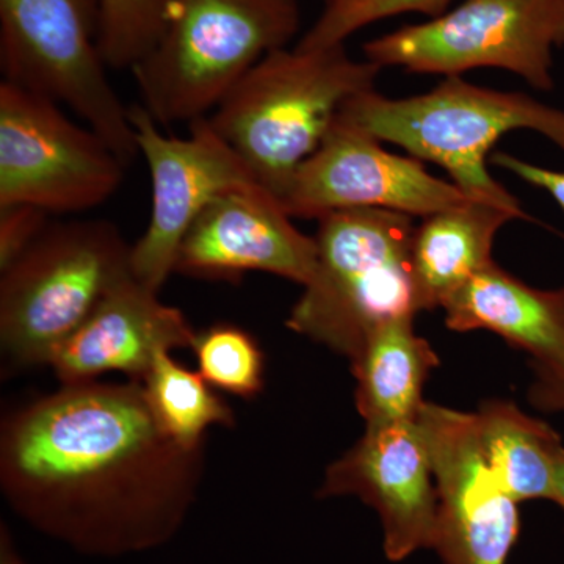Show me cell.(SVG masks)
Wrapping results in <instances>:
<instances>
[{
	"label": "cell",
	"mask_w": 564,
	"mask_h": 564,
	"mask_svg": "<svg viewBox=\"0 0 564 564\" xmlns=\"http://www.w3.org/2000/svg\"><path fill=\"white\" fill-rule=\"evenodd\" d=\"M474 414L481 452L503 491L518 503L554 502L556 456L563 447L560 434L502 400L481 403Z\"/></svg>",
	"instance_id": "obj_19"
},
{
	"label": "cell",
	"mask_w": 564,
	"mask_h": 564,
	"mask_svg": "<svg viewBox=\"0 0 564 564\" xmlns=\"http://www.w3.org/2000/svg\"><path fill=\"white\" fill-rule=\"evenodd\" d=\"M131 121L150 169L152 193L150 223L131 247V273L159 293L174 273L182 240L199 214L225 193L261 184L209 117L191 122L182 139L163 133L141 104L131 107Z\"/></svg>",
	"instance_id": "obj_10"
},
{
	"label": "cell",
	"mask_w": 564,
	"mask_h": 564,
	"mask_svg": "<svg viewBox=\"0 0 564 564\" xmlns=\"http://www.w3.org/2000/svg\"><path fill=\"white\" fill-rule=\"evenodd\" d=\"M491 162L499 169L513 173L514 176L525 181L527 184L543 188L562 207L564 214V172H555V170L533 165V163L522 161V159L514 158V155L507 154V152H492Z\"/></svg>",
	"instance_id": "obj_25"
},
{
	"label": "cell",
	"mask_w": 564,
	"mask_h": 564,
	"mask_svg": "<svg viewBox=\"0 0 564 564\" xmlns=\"http://www.w3.org/2000/svg\"><path fill=\"white\" fill-rule=\"evenodd\" d=\"M564 292V285H563ZM534 380L530 384V402L545 413H564V377H555L533 370Z\"/></svg>",
	"instance_id": "obj_26"
},
{
	"label": "cell",
	"mask_w": 564,
	"mask_h": 564,
	"mask_svg": "<svg viewBox=\"0 0 564 564\" xmlns=\"http://www.w3.org/2000/svg\"><path fill=\"white\" fill-rule=\"evenodd\" d=\"M128 169L117 151L40 93L0 84V207L70 215L109 202Z\"/></svg>",
	"instance_id": "obj_9"
},
{
	"label": "cell",
	"mask_w": 564,
	"mask_h": 564,
	"mask_svg": "<svg viewBox=\"0 0 564 564\" xmlns=\"http://www.w3.org/2000/svg\"><path fill=\"white\" fill-rule=\"evenodd\" d=\"M99 20L101 0H0V68L74 111L129 166L139 147L99 52Z\"/></svg>",
	"instance_id": "obj_7"
},
{
	"label": "cell",
	"mask_w": 564,
	"mask_h": 564,
	"mask_svg": "<svg viewBox=\"0 0 564 564\" xmlns=\"http://www.w3.org/2000/svg\"><path fill=\"white\" fill-rule=\"evenodd\" d=\"M52 215L39 207H0V272L24 254L33 242L46 231Z\"/></svg>",
	"instance_id": "obj_24"
},
{
	"label": "cell",
	"mask_w": 564,
	"mask_h": 564,
	"mask_svg": "<svg viewBox=\"0 0 564 564\" xmlns=\"http://www.w3.org/2000/svg\"><path fill=\"white\" fill-rule=\"evenodd\" d=\"M451 3L452 0H350L326 6L322 17L304 33L296 46L300 50L336 46L373 22L404 13L436 18L445 13Z\"/></svg>",
	"instance_id": "obj_23"
},
{
	"label": "cell",
	"mask_w": 564,
	"mask_h": 564,
	"mask_svg": "<svg viewBox=\"0 0 564 564\" xmlns=\"http://www.w3.org/2000/svg\"><path fill=\"white\" fill-rule=\"evenodd\" d=\"M562 47L564 0H464L422 24L367 41L364 55L381 68L445 77L499 68L551 91L554 52Z\"/></svg>",
	"instance_id": "obj_8"
},
{
	"label": "cell",
	"mask_w": 564,
	"mask_h": 564,
	"mask_svg": "<svg viewBox=\"0 0 564 564\" xmlns=\"http://www.w3.org/2000/svg\"><path fill=\"white\" fill-rule=\"evenodd\" d=\"M411 215L348 209L318 218L317 263L289 315V329L355 358L375 329L421 313L415 299Z\"/></svg>",
	"instance_id": "obj_5"
},
{
	"label": "cell",
	"mask_w": 564,
	"mask_h": 564,
	"mask_svg": "<svg viewBox=\"0 0 564 564\" xmlns=\"http://www.w3.org/2000/svg\"><path fill=\"white\" fill-rule=\"evenodd\" d=\"M199 373L214 389L254 399L263 389L265 358L252 334L232 323H217L192 343Z\"/></svg>",
	"instance_id": "obj_21"
},
{
	"label": "cell",
	"mask_w": 564,
	"mask_h": 564,
	"mask_svg": "<svg viewBox=\"0 0 564 564\" xmlns=\"http://www.w3.org/2000/svg\"><path fill=\"white\" fill-rule=\"evenodd\" d=\"M339 117L419 161L443 166L467 198L524 217L521 202L488 172V155L497 141L519 129L541 133L564 152V110L525 93L478 87L462 76L445 77L434 90L410 98L361 93L344 104Z\"/></svg>",
	"instance_id": "obj_3"
},
{
	"label": "cell",
	"mask_w": 564,
	"mask_h": 564,
	"mask_svg": "<svg viewBox=\"0 0 564 564\" xmlns=\"http://www.w3.org/2000/svg\"><path fill=\"white\" fill-rule=\"evenodd\" d=\"M292 220L280 199L261 185L225 193L185 234L174 273L234 282L262 272L304 288L314 274L317 245Z\"/></svg>",
	"instance_id": "obj_14"
},
{
	"label": "cell",
	"mask_w": 564,
	"mask_h": 564,
	"mask_svg": "<svg viewBox=\"0 0 564 564\" xmlns=\"http://www.w3.org/2000/svg\"><path fill=\"white\" fill-rule=\"evenodd\" d=\"M443 310L447 328L499 334L532 356L533 370L564 377L563 289H534L492 262L452 293Z\"/></svg>",
	"instance_id": "obj_16"
},
{
	"label": "cell",
	"mask_w": 564,
	"mask_h": 564,
	"mask_svg": "<svg viewBox=\"0 0 564 564\" xmlns=\"http://www.w3.org/2000/svg\"><path fill=\"white\" fill-rule=\"evenodd\" d=\"M170 0H101L98 46L111 69H132L161 35Z\"/></svg>",
	"instance_id": "obj_22"
},
{
	"label": "cell",
	"mask_w": 564,
	"mask_h": 564,
	"mask_svg": "<svg viewBox=\"0 0 564 564\" xmlns=\"http://www.w3.org/2000/svg\"><path fill=\"white\" fill-rule=\"evenodd\" d=\"M0 564H28L14 544L9 527L3 522L0 525Z\"/></svg>",
	"instance_id": "obj_27"
},
{
	"label": "cell",
	"mask_w": 564,
	"mask_h": 564,
	"mask_svg": "<svg viewBox=\"0 0 564 564\" xmlns=\"http://www.w3.org/2000/svg\"><path fill=\"white\" fill-rule=\"evenodd\" d=\"M299 28V0H170L161 35L131 69L140 104L161 128L209 117Z\"/></svg>",
	"instance_id": "obj_4"
},
{
	"label": "cell",
	"mask_w": 564,
	"mask_h": 564,
	"mask_svg": "<svg viewBox=\"0 0 564 564\" xmlns=\"http://www.w3.org/2000/svg\"><path fill=\"white\" fill-rule=\"evenodd\" d=\"M131 247L106 220L52 223L0 272V348L10 369L47 366L131 273Z\"/></svg>",
	"instance_id": "obj_6"
},
{
	"label": "cell",
	"mask_w": 564,
	"mask_h": 564,
	"mask_svg": "<svg viewBox=\"0 0 564 564\" xmlns=\"http://www.w3.org/2000/svg\"><path fill=\"white\" fill-rule=\"evenodd\" d=\"M317 496H356L372 507L383 529L386 558L393 563L433 547L437 497L417 419L367 426L361 440L326 469Z\"/></svg>",
	"instance_id": "obj_13"
},
{
	"label": "cell",
	"mask_w": 564,
	"mask_h": 564,
	"mask_svg": "<svg viewBox=\"0 0 564 564\" xmlns=\"http://www.w3.org/2000/svg\"><path fill=\"white\" fill-rule=\"evenodd\" d=\"M381 66L344 44L270 52L221 99L209 120L278 199L321 147L348 99L375 90Z\"/></svg>",
	"instance_id": "obj_2"
},
{
	"label": "cell",
	"mask_w": 564,
	"mask_h": 564,
	"mask_svg": "<svg viewBox=\"0 0 564 564\" xmlns=\"http://www.w3.org/2000/svg\"><path fill=\"white\" fill-rule=\"evenodd\" d=\"M204 447L162 432L140 381L65 384L2 422L0 489L25 524L77 554H143L187 521Z\"/></svg>",
	"instance_id": "obj_1"
},
{
	"label": "cell",
	"mask_w": 564,
	"mask_h": 564,
	"mask_svg": "<svg viewBox=\"0 0 564 564\" xmlns=\"http://www.w3.org/2000/svg\"><path fill=\"white\" fill-rule=\"evenodd\" d=\"M421 162L383 150L377 137L337 115L317 151L293 173L280 203L292 218L318 220L348 209L426 218L469 202L454 182L433 176Z\"/></svg>",
	"instance_id": "obj_11"
},
{
	"label": "cell",
	"mask_w": 564,
	"mask_h": 564,
	"mask_svg": "<svg viewBox=\"0 0 564 564\" xmlns=\"http://www.w3.org/2000/svg\"><path fill=\"white\" fill-rule=\"evenodd\" d=\"M524 217L499 204L469 202L437 212L415 228L411 263L419 311L443 307L464 282L492 263L497 232Z\"/></svg>",
	"instance_id": "obj_17"
},
{
	"label": "cell",
	"mask_w": 564,
	"mask_h": 564,
	"mask_svg": "<svg viewBox=\"0 0 564 564\" xmlns=\"http://www.w3.org/2000/svg\"><path fill=\"white\" fill-rule=\"evenodd\" d=\"M195 332L182 311L132 274L118 282L96 310L52 355L62 384L90 383L121 372L141 381L162 351L192 347Z\"/></svg>",
	"instance_id": "obj_15"
},
{
	"label": "cell",
	"mask_w": 564,
	"mask_h": 564,
	"mask_svg": "<svg viewBox=\"0 0 564 564\" xmlns=\"http://www.w3.org/2000/svg\"><path fill=\"white\" fill-rule=\"evenodd\" d=\"M152 417L174 443L196 448L206 445L212 426L231 429L236 419L199 372H193L162 351L140 381Z\"/></svg>",
	"instance_id": "obj_20"
},
{
	"label": "cell",
	"mask_w": 564,
	"mask_h": 564,
	"mask_svg": "<svg viewBox=\"0 0 564 564\" xmlns=\"http://www.w3.org/2000/svg\"><path fill=\"white\" fill-rule=\"evenodd\" d=\"M417 423L437 497L432 549L444 564H507L521 532L518 502L486 463L475 414L425 402Z\"/></svg>",
	"instance_id": "obj_12"
},
{
	"label": "cell",
	"mask_w": 564,
	"mask_h": 564,
	"mask_svg": "<svg viewBox=\"0 0 564 564\" xmlns=\"http://www.w3.org/2000/svg\"><path fill=\"white\" fill-rule=\"evenodd\" d=\"M554 503L558 505L564 513V445L556 456Z\"/></svg>",
	"instance_id": "obj_28"
},
{
	"label": "cell",
	"mask_w": 564,
	"mask_h": 564,
	"mask_svg": "<svg viewBox=\"0 0 564 564\" xmlns=\"http://www.w3.org/2000/svg\"><path fill=\"white\" fill-rule=\"evenodd\" d=\"M356 408L367 426L415 421L426 378L440 358L414 332V317H400L375 329L351 359Z\"/></svg>",
	"instance_id": "obj_18"
},
{
	"label": "cell",
	"mask_w": 564,
	"mask_h": 564,
	"mask_svg": "<svg viewBox=\"0 0 564 564\" xmlns=\"http://www.w3.org/2000/svg\"><path fill=\"white\" fill-rule=\"evenodd\" d=\"M350 2V0H325L326 6H336V3Z\"/></svg>",
	"instance_id": "obj_29"
}]
</instances>
